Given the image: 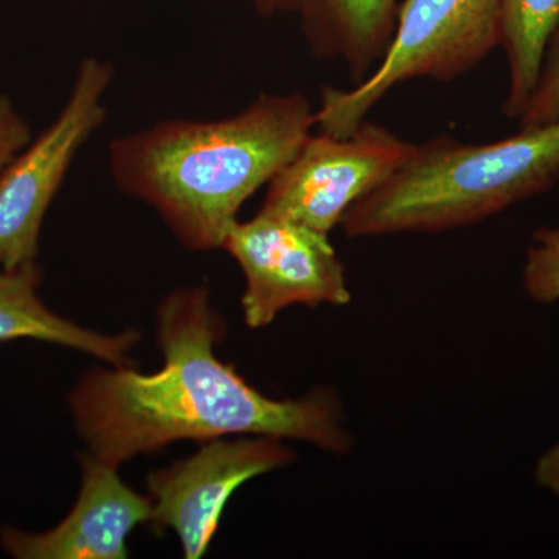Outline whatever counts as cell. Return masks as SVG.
<instances>
[{"instance_id": "8992f818", "label": "cell", "mask_w": 559, "mask_h": 559, "mask_svg": "<svg viewBox=\"0 0 559 559\" xmlns=\"http://www.w3.org/2000/svg\"><path fill=\"white\" fill-rule=\"evenodd\" d=\"M412 150L414 143L367 120L347 138L310 134L267 183L260 212L330 234L356 201L399 170Z\"/></svg>"}, {"instance_id": "277c9868", "label": "cell", "mask_w": 559, "mask_h": 559, "mask_svg": "<svg viewBox=\"0 0 559 559\" xmlns=\"http://www.w3.org/2000/svg\"><path fill=\"white\" fill-rule=\"evenodd\" d=\"M503 0H403L384 58L353 90L325 87L316 127L347 138L393 87L407 81H452L500 46Z\"/></svg>"}, {"instance_id": "5b68a950", "label": "cell", "mask_w": 559, "mask_h": 559, "mask_svg": "<svg viewBox=\"0 0 559 559\" xmlns=\"http://www.w3.org/2000/svg\"><path fill=\"white\" fill-rule=\"evenodd\" d=\"M112 80L110 62H81L57 119L0 170V271L36 264L47 210L81 146L100 130Z\"/></svg>"}, {"instance_id": "4fadbf2b", "label": "cell", "mask_w": 559, "mask_h": 559, "mask_svg": "<svg viewBox=\"0 0 559 559\" xmlns=\"http://www.w3.org/2000/svg\"><path fill=\"white\" fill-rule=\"evenodd\" d=\"M522 282L533 300L539 304L559 300V227H540L533 234Z\"/></svg>"}, {"instance_id": "52a82bcc", "label": "cell", "mask_w": 559, "mask_h": 559, "mask_svg": "<svg viewBox=\"0 0 559 559\" xmlns=\"http://www.w3.org/2000/svg\"><path fill=\"white\" fill-rule=\"evenodd\" d=\"M223 248L245 274L241 307L250 329H263L294 305L345 307L352 301L345 266L329 234L259 212L230 227Z\"/></svg>"}, {"instance_id": "7c38bea8", "label": "cell", "mask_w": 559, "mask_h": 559, "mask_svg": "<svg viewBox=\"0 0 559 559\" xmlns=\"http://www.w3.org/2000/svg\"><path fill=\"white\" fill-rule=\"evenodd\" d=\"M559 27V0H503L500 46L509 62L502 112L521 119L527 108L551 36Z\"/></svg>"}, {"instance_id": "9a60e30c", "label": "cell", "mask_w": 559, "mask_h": 559, "mask_svg": "<svg viewBox=\"0 0 559 559\" xmlns=\"http://www.w3.org/2000/svg\"><path fill=\"white\" fill-rule=\"evenodd\" d=\"M31 142V124L14 103L0 94V170Z\"/></svg>"}, {"instance_id": "3957f363", "label": "cell", "mask_w": 559, "mask_h": 559, "mask_svg": "<svg viewBox=\"0 0 559 559\" xmlns=\"http://www.w3.org/2000/svg\"><path fill=\"white\" fill-rule=\"evenodd\" d=\"M558 182L559 119L484 145L441 135L414 143L399 170L356 201L341 226L352 238L459 229Z\"/></svg>"}, {"instance_id": "ba28073f", "label": "cell", "mask_w": 559, "mask_h": 559, "mask_svg": "<svg viewBox=\"0 0 559 559\" xmlns=\"http://www.w3.org/2000/svg\"><path fill=\"white\" fill-rule=\"evenodd\" d=\"M293 451L264 436L223 437L148 477L151 525L178 535L183 557L200 559L218 530L230 496L245 481L288 465Z\"/></svg>"}, {"instance_id": "5bb4252c", "label": "cell", "mask_w": 559, "mask_h": 559, "mask_svg": "<svg viewBox=\"0 0 559 559\" xmlns=\"http://www.w3.org/2000/svg\"><path fill=\"white\" fill-rule=\"evenodd\" d=\"M559 119V27L551 36L538 83L520 119L521 128H538Z\"/></svg>"}, {"instance_id": "9c48e42d", "label": "cell", "mask_w": 559, "mask_h": 559, "mask_svg": "<svg viewBox=\"0 0 559 559\" xmlns=\"http://www.w3.org/2000/svg\"><path fill=\"white\" fill-rule=\"evenodd\" d=\"M81 489L75 507L57 527L27 533L0 530V544L20 559H123L128 535L151 520V499L120 479L117 466L81 457Z\"/></svg>"}, {"instance_id": "6da1fadb", "label": "cell", "mask_w": 559, "mask_h": 559, "mask_svg": "<svg viewBox=\"0 0 559 559\" xmlns=\"http://www.w3.org/2000/svg\"><path fill=\"white\" fill-rule=\"evenodd\" d=\"M224 330L207 289L168 294L157 311L164 367L150 374L127 366L92 370L70 395L73 421L91 454L119 468L175 441L238 436L307 441L333 454L352 450L336 393L263 395L216 358Z\"/></svg>"}, {"instance_id": "8fae6325", "label": "cell", "mask_w": 559, "mask_h": 559, "mask_svg": "<svg viewBox=\"0 0 559 559\" xmlns=\"http://www.w3.org/2000/svg\"><path fill=\"white\" fill-rule=\"evenodd\" d=\"M38 264L0 271V342L36 340L80 349L112 366H127L128 353L139 342L134 330L97 333L55 314L38 296Z\"/></svg>"}, {"instance_id": "30bf717a", "label": "cell", "mask_w": 559, "mask_h": 559, "mask_svg": "<svg viewBox=\"0 0 559 559\" xmlns=\"http://www.w3.org/2000/svg\"><path fill=\"white\" fill-rule=\"evenodd\" d=\"M403 0H250L261 16L290 14L299 20L310 51L337 60L359 84L388 51Z\"/></svg>"}, {"instance_id": "2e32d148", "label": "cell", "mask_w": 559, "mask_h": 559, "mask_svg": "<svg viewBox=\"0 0 559 559\" xmlns=\"http://www.w3.org/2000/svg\"><path fill=\"white\" fill-rule=\"evenodd\" d=\"M535 479L540 487L559 496V441L539 459Z\"/></svg>"}, {"instance_id": "7a4b0ae2", "label": "cell", "mask_w": 559, "mask_h": 559, "mask_svg": "<svg viewBox=\"0 0 559 559\" xmlns=\"http://www.w3.org/2000/svg\"><path fill=\"white\" fill-rule=\"evenodd\" d=\"M314 127L316 109L304 94H263L227 119L168 120L114 140L110 173L186 248H223L242 204L296 156Z\"/></svg>"}]
</instances>
